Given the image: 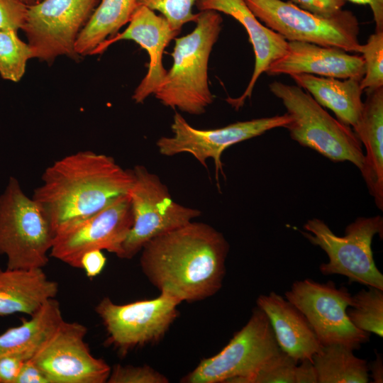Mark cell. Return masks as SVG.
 <instances>
[{
	"instance_id": "cell-1",
	"label": "cell",
	"mask_w": 383,
	"mask_h": 383,
	"mask_svg": "<svg viewBox=\"0 0 383 383\" xmlns=\"http://www.w3.org/2000/svg\"><path fill=\"white\" fill-rule=\"evenodd\" d=\"M228 250V243L221 232L192 221L145 243L140 265L160 293L192 303L221 289Z\"/></svg>"
},
{
	"instance_id": "cell-2",
	"label": "cell",
	"mask_w": 383,
	"mask_h": 383,
	"mask_svg": "<svg viewBox=\"0 0 383 383\" xmlns=\"http://www.w3.org/2000/svg\"><path fill=\"white\" fill-rule=\"evenodd\" d=\"M41 181L32 198L55 235L127 194L134 174L111 156L83 150L55 161L45 170Z\"/></svg>"
},
{
	"instance_id": "cell-3",
	"label": "cell",
	"mask_w": 383,
	"mask_h": 383,
	"mask_svg": "<svg viewBox=\"0 0 383 383\" xmlns=\"http://www.w3.org/2000/svg\"><path fill=\"white\" fill-rule=\"evenodd\" d=\"M195 23L189 34L175 38L172 65L154 94L166 106L200 115L213 100L208 65L222 29L223 18L216 11H201Z\"/></svg>"
},
{
	"instance_id": "cell-4",
	"label": "cell",
	"mask_w": 383,
	"mask_h": 383,
	"mask_svg": "<svg viewBox=\"0 0 383 383\" xmlns=\"http://www.w3.org/2000/svg\"><path fill=\"white\" fill-rule=\"evenodd\" d=\"M269 88L292 118L285 128L294 140L333 162H350L360 170L364 153L360 141L350 126L331 116L297 85L274 81Z\"/></svg>"
},
{
	"instance_id": "cell-5",
	"label": "cell",
	"mask_w": 383,
	"mask_h": 383,
	"mask_svg": "<svg viewBox=\"0 0 383 383\" xmlns=\"http://www.w3.org/2000/svg\"><path fill=\"white\" fill-rule=\"evenodd\" d=\"M54 238L43 210L11 177L0 196V255L6 257V268H43Z\"/></svg>"
},
{
	"instance_id": "cell-6",
	"label": "cell",
	"mask_w": 383,
	"mask_h": 383,
	"mask_svg": "<svg viewBox=\"0 0 383 383\" xmlns=\"http://www.w3.org/2000/svg\"><path fill=\"white\" fill-rule=\"evenodd\" d=\"M304 229L301 234L328 257V262L319 267L323 274L343 275L350 282L383 290V275L375 265L372 250L374 235L383 237L381 216L357 218L347 226L343 236L335 235L318 218L308 220Z\"/></svg>"
},
{
	"instance_id": "cell-7",
	"label": "cell",
	"mask_w": 383,
	"mask_h": 383,
	"mask_svg": "<svg viewBox=\"0 0 383 383\" xmlns=\"http://www.w3.org/2000/svg\"><path fill=\"white\" fill-rule=\"evenodd\" d=\"M281 351L270 321L256 306L246 324L216 355L202 359L183 383H249Z\"/></svg>"
},
{
	"instance_id": "cell-8",
	"label": "cell",
	"mask_w": 383,
	"mask_h": 383,
	"mask_svg": "<svg viewBox=\"0 0 383 383\" xmlns=\"http://www.w3.org/2000/svg\"><path fill=\"white\" fill-rule=\"evenodd\" d=\"M265 26L287 41H301L360 53V24L350 11L341 10L331 17L304 10L291 1L245 0Z\"/></svg>"
},
{
	"instance_id": "cell-9",
	"label": "cell",
	"mask_w": 383,
	"mask_h": 383,
	"mask_svg": "<svg viewBox=\"0 0 383 383\" xmlns=\"http://www.w3.org/2000/svg\"><path fill=\"white\" fill-rule=\"evenodd\" d=\"M133 170V183L128 192L133 223L117 257L131 259L151 239L184 226L199 216L198 209L175 202L159 177L143 165Z\"/></svg>"
},
{
	"instance_id": "cell-10",
	"label": "cell",
	"mask_w": 383,
	"mask_h": 383,
	"mask_svg": "<svg viewBox=\"0 0 383 383\" xmlns=\"http://www.w3.org/2000/svg\"><path fill=\"white\" fill-rule=\"evenodd\" d=\"M175 297L160 293L152 299L126 304L104 297L95 307L107 334L106 343L126 356L130 351L158 343L179 315Z\"/></svg>"
},
{
	"instance_id": "cell-11",
	"label": "cell",
	"mask_w": 383,
	"mask_h": 383,
	"mask_svg": "<svg viewBox=\"0 0 383 383\" xmlns=\"http://www.w3.org/2000/svg\"><path fill=\"white\" fill-rule=\"evenodd\" d=\"M100 0H42L28 6L22 28L33 57L51 65L61 56L77 61V38Z\"/></svg>"
},
{
	"instance_id": "cell-12",
	"label": "cell",
	"mask_w": 383,
	"mask_h": 383,
	"mask_svg": "<svg viewBox=\"0 0 383 383\" xmlns=\"http://www.w3.org/2000/svg\"><path fill=\"white\" fill-rule=\"evenodd\" d=\"M352 297L345 287L309 278L294 282L285 292V298L304 315L322 346L339 344L354 350L370 340V333L349 319L347 309Z\"/></svg>"
},
{
	"instance_id": "cell-13",
	"label": "cell",
	"mask_w": 383,
	"mask_h": 383,
	"mask_svg": "<svg viewBox=\"0 0 383 383\" xmlns=\"http://www.w3.org/2000/svg\"><path fill=\"white\" fill-rule=\"evenodd\" d=\"M291 121L292 118L285 113L281 116L238 121L219 128L201 130L190 126L180 113L176 112L171 125L172 136L161 137L157 141V147L160 153L165 156L189 153L206 167V160L212 158L218 182L219 172L224 175L221 155L226 149L270 130L285 128Z\"/></svg>"
},
{
	"instance_id": "cell-14",
	"label": "cell",
	"mask_w": 383,
	"mask_h": 383,
	"mask_svg": "<svg viewBox=\"0 0 383 383\" xmlns=\"http://www.w3.org/2000/svg\"><path fill=\"white\" fill-rule=\"evenodd\" d=\"M87 333L83 324L63 320L30 360L49 383H105L111 368L91 353Z\"/></svg>"
},
{
	"instance_id": "cell-15",
	"label": "cell",
	"mask_w": 383,
	"mask_h": 383,
	"mask_svg": "<svg viewBox=\"0 0 383 383\" xmlns=\"http://www.w3.org/2000/svg\"><path fill=\"white\" fill-rule=\"evenodd\" d=\"M133 223L128 193L94 215L55 234L50 256L81 269L84 253L106 250L116 256Z\"/></svg>"
},
{
	"instance_id": "cell-16",
	"label": "cell",
	"mask_w": 383,
	"mask_h": 383,
	"mask_svg": "<svg viewBox=\"0 0 383 383\" xmlns=\"http://www.w3.org/2000/svg\"><path fill=\"white\" fill-rule=\"evenodd\" d=\"M128 24L123 32L98 46L93 55L101 54L111 45L123 40H133L147 51L150 57L148 70L132 96L135 103L140 104L155 93L166 76L167 70L163 66L162 55L180 31L174 29L164 16L144 6L135 9Z\"/></svg>"
},
{
	"instance_id": "cell-17",
	"label": "cell",
	"mask_w": 383,
	"mask_h": 383,
	"mask_svg": "<svg viewBox=\"0 0 383 383\" xmlns=\"http://www.w3.org/2000/svg\"><path fill=\"white\" fill-rule=\"evenodd\" d=\"M269 76L308 74L340 79L361 80L365 65L359 54L301 41H288L286 53L270 65Z\"/></svg>"
},
{
	"instance_id": "cell-18",
	"label": "cell",
	"mask_w": 383,
	"mask_h": 383,
	"mask_svg": "<svg viewBox=\"0 0 383 383\" xmlns=\"http://www.w3.org/2000/svg\"><path fill=\"white\" fill-rule=\"evenodd\" d=\"M201 11L213 10L231 16L238 21L248 34L255 55V66L251 79L244 92L237 98L226 101L235 110L241 108L250 98L254 87L270 65L287 52L288 41L279 33L261 23L246 4L245 0H196Z\"/></svg>"
},
{
	"instance_id": "cell-19",
	"label": "cell",
	"mask_w": 383,
	"mask_h": 383,
	"mask_svg": "<svg viewBox=\"0 0 383 383\" xmlns=\"http://www.w3.org/2000/svg\"><path fill=\"white\" fill-rule=\"evenodd\" d=\"M256 303L267 316L280 349L298 362L313 361L323 346L304 315L274 292L260 295Z\"/></svg>"
},
{
	"instance_id": "cell-20",
	"label": "cell",
	"mask_w": 383,
	"mask_h": 383,
	"mask_svg": "<svg viewBox=\"0 0 383 383\" xmlns=\"http://www.w3.org/2000/svg\"><path fill=\"white\" fill-rule=\"evenodd\" d=\"M366 99L353 128L365 148L360 172L377 208L383 210V87L365 91Z\"/></svg>"
},
{
	"instance_id": "cell-21",
	"label": "cell",
	"mask_w": 383,
	"mask_h": 383,
	"mask_svg": "<svg viewBox=\"0 0 383 383\" xmlns=\"http://www.w3.org/2000/svg\"><path fill=\"white\" fill-rule=\"evenodd\" d=\"M58 283L48 279L43 268H0V316L35 314L55 298Z\"/></svg>"
},
{
	"instance_id": "cell-22",
	"label": "cell",
	"mask_w": 383,
	"mask_h": 383,
	"mask_svg": "<svg viewBox=\"0 0 383 383\" xmlns=\"http://www.w3.org/2000/svg\"><path fill=\"white\" fill-rule=\"evenodd\" d=\"M297 86L306 90L321 106L331 110L343 124L357 125L363 109V90L360 79L319 77L308 74L289 75Z\"/></svg>"
},
{
	"instance_id": "cell-23",
	"label": "cell",
	"mask_w": 383,
	"mask_h": 383,
	"mask_svg": "<svg viewBox=\"0 0 383 383\" xmlns=\"http://www.w3.org/2000/svg\"><path fill=\"white\" fill-rule=\"evenodd\" d=\"M138 7L137 0H100L77 38V54L80 57L93 55L98 46L128 23Z\"/></svg>"
},
{
	"instance_id": "cell-24",
	"label": "cell",
	"mask_w": 383,
	"mask_h": 383,
	"mask_svg": "<svg viewBox=\"0 0 383 383\" xmlns=\"http://www.w3.org/2000/svg\"><path fill=\"white\" fill-rule=\"evenodd\" d=\"M63 320L60 303L49 299L29 320L0 334V357L40 347Z\"/></svg>"
},
{
	"instance_id": "cell-25",
	"label": "cell",
	"mask_w": 383,
	"mask_h": 383,
	"mask_svg": "<svg viewBox=\"0 0 383 383\" xmlns=\"http://www.w3.org/2000/svg\"><path fill=\"white\" fill-rule=\"evenodd\" d=\"M318 383H367L369 369L365 360L339 344L323 346L313 357Z\"/></svg>"
},
{
	"instance_id": "cell-26",
	"label": "cell",
	"mask_w": 383,
	"mask_h": 383,
	"mask_svg": "<svg viewBox=\"0 0 383 383\" xmlns=\"http://www.w3.org/2000/svg\"><path fill=\"white\" fill-rule=\"evenodd\" d=\"M353 296L349 319L357 328L383 336V290L367 287Z\"/></svg>"
},
{
	"instance_id": "cell-27",
	"label": "cell",
	"mask_w": 383,
	"mask_h": 383,
	"mask_svg": "<svg viewBox=\"0 0 383 383\" xmlns=\"http://www.w3.org/2000/svg\"><path fill=\"white\" fill-rule=\"evenodd\" d=\"M14 30H0V76L12 82L23 78L28 62L34 58L28 43Z\"/></svg>"
},
{
	"instance_id": "cell-28",
	"label": "cell",
	"mask_w": 383,
	"mask_h": 383,
	"mask_svg": "<svg viewBox=\"0 0 383 383\" xmlns=\"http://www.w3.org/2000/svg\"><path fill=\"white\" fill-rule=\"evenodd\" d=\"M364 61L365 74L360 81L364 91L383 87V31L370 35L360 53Z\"/></svg>"
},
{
	"instance_id": "cell-29",
	"label": "cell",
	"mask_w": 383,
	"mask_h": 383,
	"mask_svg": "<svg viewBox=\"0 0 383 383\" xmlns=\"http://www.w3.org/2000/svg\"><path fill=\"white\" fill-rule=\"evenodd\" d=\"M195 2L196 0H137V5L159 11L174 29L180 31L185 23L195 22L197 16L193 13Z\"/></svg>"
},
{
	"instance_id": "cell-30",
	"label": "cell",
	"mask_w": 383,
	"mask_h": 383,
	"mask_svg": "<svg viewBox=\"0 0 383 383\" xmlns=\"http://www.w3.org/2000/svg\"><path fill=\"white\" fill-rule=\"evenodd\" d=\"M298 362L281 350L251 378L249 383H295Z\"/></svg>"
},
{
	"instance_id": "cell-31",
	"label": "cell",
	"mask_w": 383,
	"mask_h": 383,
	"mask_svg": "<svg viewBox=\"0 0 383 383\" xmlns=\"http://www.w3.org/2000/svg\"><path fill=\"white\" fill-rule=\"evenodd\" d=\"M107 383H168L162 373L148 365L142 366L115 365L111 370Z\"/></svg>"
},
{
	"instance_id": "cell-32",
	"label": "cell",
	"mask_w": 383,
	"mask_h": 383,
	"mask_svg": "<svg viewBox=\"0 0 383 383\" xmlns=\"http://www.w3.org/2000/svg\"><path fill=\"white\" fill-rule=\"evenodd\" d=\"M28 7L22 0H0V30H22Z\"/></svg>"
},
{
	"instance_id": "cell-33",
	"label": "cell",
	"mask_w": 383,
	"mask_h": 383,
	"mask_svg": "<svg viewBox=\"0 0 383 383\" xmlns=\"http://www.w3.org/2000/svg\"><path fill=\"white\" fill-rule=\"evenodd\" d=\"M38 348H29L0 357V383H15L21 369L33 356Z\"/></svg>"
},
{
	"instance_id": "cell-34",
	"label": "cell",
	"mask_w": 383,
	"mask_h": 383,
	"mask_svg": "<svg viewBox=\"0 0 383 383\" xmlns=\"http://www.w3.org/2000/svg\"><path fill=\"white\" fill-rule=\"evenodd\" d=\"M290 1L304 10L323 17H331L337 14L343 10L346 3V0H290Z\"/></svg>"
},
{
	"instance_id": "cell-35",
	"label": "cell",
	"mask_w": 383,
	"mask_h": 383,
	"mask_svg": "<svg viewBox=\"0 0 383 383\" xmlns=\"http://www.w3.org/2000/svg\"><path fill=\"white\" fill-rule=\"evenodd\" d=\"M106 258L100 250H93L87 252L81 259V269H83L86 275L92 279L99 275L104 268Z\"/></svg>"
},
{
	"instance_id": "cell-36",
	"label": "cell",
	"mask_w": 383,
	"mask_h": 383,
	"mask_svg": "<svg viewBox=\"0 0 383 383\" xmlns=\"http://www.w3.org/2000/svg\"><path fill=\"white\" fill-rule=\"evenodd\" d=\"M15 383H49L41 370L30 360L21 369Z\"/></svg>"
},
{
	"instance_id": "cell-37",
	"label": "cell",
	"mask_w": 383,
	"mask_h": 383,
	"mask_svg": "<svg viewBox=\"0 0 383 383\" xmlns=\"http://www.w3.org/2000/svg\"><path fill=\"white\" fill-rule=\"evenodd\" d=\"M295 383H318L317 374L311 360L301 361L295 372Z\"/></svg>"
},
{
	"instance_id": "cell-38",
	"label": "cell",
	"mask_w": 383,
	"mask_h": 383,
	"mask_svg": "<svg viewBox=\"0 0 383 383\" xmlns=\"http://www.w3.org/2000/svg\"><path fill=\"white\" fill-rule=\"evenodd\" d=\"M354 4L369 5L375 23V31H383V0H346Z\"/></svg>"
},
{
	"instance_id": "cell-39",
	"label": "cell",
	"mask_w": 383,
	"mask_h": 383,
	"mask_svg": "<svg viewBox=\"0 0 383 383\" xmlns=\"http://www.w3.org/2000/svg\"><path fill=\"white\" fill-rule=\"evenodd\" d=\"M368 369L371 371V377H372L373 382H383V364L382 357L380 354L377 353L376 360L370 366L368 365Z\"/></svg>"
},
{
	"instance_id": "cell-40",
	"label": "cell",
	"mask_w": 383,
	"mask_h": 383,
	"mask_svg": "<svg viewBox=\"0 0 383 383\" xmlns=\"http://www.w3.org/2000/svg\"><path fill=\"white\" fill-rule=\"evenodd\" d=\"M26 5L30 6L40 2L42 0H22Z\"/></svg>"
}]
</instances>
